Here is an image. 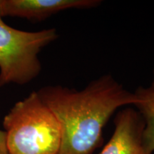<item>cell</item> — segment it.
<instances>
[{"label":"cell","instance_id":"cell-1","mask_svg":"<svg viewBox=\"0 0 154 154\" xmlns=\"http://www.w3.org/2000/svg\"><path fill=\"white\" fill-rule=\"evenodd\" d=\"M37 92L60 122L61 142L57 154H93L113 113L136 103L134 93L110 74L96 79L82 91L48 86Z\"/></svg>","mask_w":154,"mask_h":154},{"label":"cell","instance_id":"cell-2","mask_svg":"<svg viewBox=\"0 0 154 154\" xmlns=\"http://www.w3.org/2000/svg\"><path fill=\"white\" fill-rule=\"evenodd\" d=\"M3 126L9 154H57L60 149V122L37 91L15 103Z\"/></svg>","mask_w":154,"mask_h":154},{"label":"cell","instance_id":"cell-3","mask_svg":"<svg viewBox=\"0 0 154 154\" xmlns=\"http://www.w3.org/2000/svg\"><path fill=\"white\" fill-rule=\"evenodd\" d=\"M57 38L54 28L26 32L11 27L0 17V87L24 85L36 78L42 71L38 54Z\"/></svg>","mask_w":154,"mask_h":154},{"label":"cell","instance_id":"cell-4","mask_svg":"<svg viewBox=\"0 0 154 154\" xmlns=\"http://www.w3.org/2000/svg\"><path fill=\"white\" fill-rule=\"evenodd\" d=\"M111 139L99 154H146L143 146L144 122L137 111L127 108L117 113Z\"/></svg>","mask_w":154,"mask_h":154},{"label":"cell","instance_id":"cell-5","mask_svg":"<svg viewBox=\"0 0 154 154\" xmlns=\"http://www.w3.org/2000/svg\"><path fill=\"white\" fill-rule=\"evenodd\" d=\"M101 3L99 0H2V11L3 17L39 22L61 11L94 8Z\"/></svg>","mask_w":154,"mask_h":154},{"label":"cell","instance_id":"cell-6","mask_svg":"<svg viewBox=\"0 0 154 154\" xmlns=\"http://www.w3.org/2000/svg\"><path fill=\"white\" fill-rule=\"evenodd\" d=\"M136 103L134 106L141 116L144 122L143 146L146 154L154 152V72L151 84L146 87H139L134 92Z\"/></svg>","mask_w":154,"mask_h":154},{"label":"cell","instance_id":"cell-7","mask_svg":"<svg viewBox=\"0 0 154 154\" xmlns=\"http://www.w3.org/2000/svg\"><path fill=\"white\" fill-rule=\"evenodd\" d=\"M0 154H9L6 143V133L0 130Z\"/></svg>","mask_w":154,"mask_h":154},{"label":"cell","instance_id":"cell-8","mask_svg":"<svg viewBox=\"0 0 154 154\" xmlns=\"http://www.w3.org/2000/svg\"><path fill=\"white\" fill-rule=\"evenodd\" d=\"M3 17L2 11V0H0V17Z\"/></svg>","mask_w":154,"mask_h":154}]
</instances>
